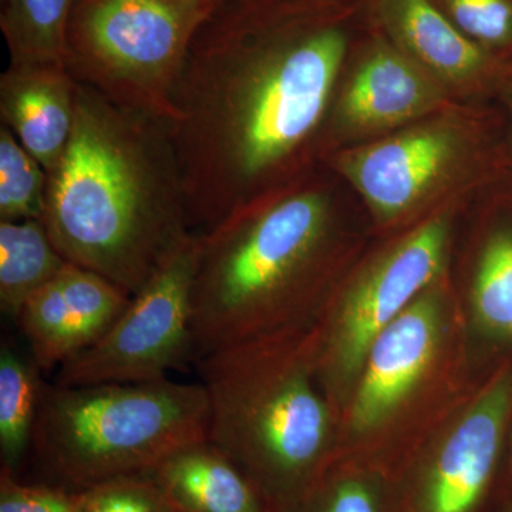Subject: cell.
I'll list each match as a JSON object with an SVG mask.
<instances>
[{
  "label": "cell",
  "instance_id": "cell-1",
  "mask_svg": "<svg viewBox=\"0 0 512 512\" xmlns=\"http://www.w3.org/2000/svg\"><path fill=\"white\" fill-rule=\"evenodd\" d=\"M352 40L342 3L215 9L188 53L170 124L192 232L285 187L326 120Z\"/></svg>",
  "mask_w": 512,
  "mask_h": 512
},
{
  "label": "cell",
  "instance_id": "cell-2",
  "mask_svg": "<svg viewBox=\"0 0 512 512\" xmlns=\"http://www.w3.org/2000/svg\"><path fill=\"white\" fill-rule=\"evenodd\" d=\"M42 222L67 262L140 292L194 234L170 123L77 83L72 137L49 173Z\"/></svg>",
  "mask_w": 512,
  "mask_h": 512
},
{
  "label": "cell",
  "instance_id": "cell-3",
  "mask_svg": "<svg viewBox=\"0 0 512 512\" xmlns=\"http://www.w3.org/2000/svg\"><path fill=\"white\" fill-rule=\"evenodd\" d=\"M332 222L325 188L291 184L200 235L192 286L194 362L225 346L306 328Z\"/></svg>",
  "mask_w": 512,
  "mask_h": 512
},
{
  "label": "cell",
  "instance_id": "cell-4",
  "mask_svg": "<svg viewBox=\"0 0 512 512\" xmlns=\"http://www.w3.org/2000/svg\"><path fill=\"white\" fill-rule=\"evenodd\" d=\"M207 439L252 481L271 512L299 503L335 463L328 399L316 387V332L245 340L195 360Z\"/></svg>",
  "mask_w": 512,
  "mask_h": 512
},
{
  "label": "cell",
  "instance_id": "cell-5",
  "mask_svg": "<svg viewBox=\"0 0 512 512\" xmlns=\"http://www.w3.org/2000/svg\"><path fill=\"white\" fill-rule=\"evenodd\" d=\"M201 383L171 379L62 386L43 380L32 448L60 487L82 491L150 474L178 448L207 439Z\"/></svg>",
  "mask_w": 512,
  "mask_h": 512
},
{
  "label": "cell",
  "instance_id": "cell-6",
  "mask_svg": "<svg viewBox=\"0 0 512 512\" xmlns=\"http://www.w3.org/2000/svg\"><path fill=\"white\" fill-rule=\"evenodd\" d=\"M217 8L214 0H80L64 66L111 103L171 124L188 53Z\"/></svg>",
  "mask_w": 512,
  "mask_h": 512
},
{
  "label": "cell",
  "instance_id": "cell-7",
  "mask_svg": "<svg viewBox=\"0 0 512 512\" xmlns=\"http://www.w3.org/2000/svg\"><path fill=\"white\" fill-rule=\"evenodd\" d=\"M200 235L191 234L158 266L109 332L57 369L55 383H140L167 379L194 363L192 286Z\"/></svg>",
  "mask_w": 512,
  "mask_h": 512
},
{
  "label": "cell",
  "instance_id": "cell-8",
  "mask_svg": "<svg viewBox=\"0 0 512 512\" xmlns=\"http://www.w3.org/2000/svg\"><path fill=\"white\" fill-rule=\"evenodd\" d=\"M448 231L446 217L433 218L367 266L340 299L323 336L316 333L319 376L338 386L359 376L377 335L439 278Z\"/></svg>",
  "mask_w": 512,
  "mask_h": 512
},
{
  "label": "cell",
  "instance_id": "cell-9",
  "mask_svg": "<svg viewBox=\"0 0 512 512\" xmlns=\"http://www.w3.org/2000/svg\"><path fill=\"white\" fill-rule=\"evenodd\" d=\"M512 410V370L488 383L453 429L392 476L394 512H487Z\"/></svg>",
  "mask_w": 512,
  "mask_h": 512
},
{
  "label": "cell",
  "instance_id": "cell-10",
  "mask_svg": "<svg viewBox=\"0 0 512 512\" xmlns=\"http://www.w3.org/2000/svg\"><path fill=\"white\" fill-rule=\"evenodd\" d=\"M463 151V134L457 127L431 121L343 151L335 158V168L377 217L396 220L446 183Z\"/></svg>",
  "mask_w": 512,
  "mask_h": 512
},
{
  "label": "cell",
  "instance_id": "cell-11",
  "mask_svg": "<svg viewBox=\"0 0 512 512\" xmlns=\"http://www.w3.org/2000/svg\"><path fill=\"white\" fill-rule=\"evenodd\" d=\"M130 299L109 279L69 262L30 296L15 322L33 362L50 372L99 342Z\"/></svg>",
  "mask_w": 512,
  "mask_h": 512
},
{
  "label": "cell",
  "instance_id": "cell-12",
  "mask_svg": "<svg viewBox=\"0 0 512 512\" xmlns=\"http://www.w3.org/2000/svg\"><path fill=\"white\" fill-rule=\"evenodd\" d=\"M444 86L373 28L332 111L340 136L382 133L443 106Z\"/></svg>",
  "mask_w": 512,
  "mask_h": 512
},
{
  "label": "cell",
  "instance_id": "cell-13",
  "mask_svg": "<svg viewBox=\"0 0 512 512\" xmlns=\"http://www.w3.org/2000/svg\"><path fill=\"white\" fill-rule=\"evenodd\" d=\"M443 306L424 292L373 340L359 373L350 421L359 433L382 426L413 393L439 348Z\"/></svg>",
  "mask_w": 512,
  "mask_h": 512
},
{
  "label": "cell",
  "instance_id": "cell-14",
  "mask_svg": "<svg viewBox=\"0 0 512 512\" xmlns=\"http://www.w3.org/2000/svg\"><path fill=\"white\" fill-rule=\"evenodd\" d=\"M373 28L446 86H503L511 59L464 35L434 0H370Z\"/></svg>",
  "mask_w": 512,
  "mask_h": 512
},
{
  "label": "cell",
  "instance_id": "cell-15",
  "mask_svg": "<svg viewBox=\"0 0 512 512\" xmlns=\"http://www.w3.org/2000/svg\"><path fill=\"white\" fill-rule=\"evenodd\" d=\"M77 82L63 63H9L0 76V119L47 174L66 151Z\"/></svg>",
  "mask_w": 512,
  "mask_h": 512
},
{
  "label": "cell",
  "instance_id": "cell-16",
  "mask_svg": "<svg viewBox=\"0 0 512 512\" xmlns=\"http://www.w3.org/2000/svg\"><path fill=\"white\" fill-rule=\"evenodd\" d=\"M150 474L180 512H271L244 471L208 439L178 448Z\"/></svg>",
  "mask_w": 512,
  "mask_h": 512
},
{
  "label": "cell",
  "instance_id": "cell-17",
  "mask_svg": "<svg viewBox=\"0 0 512 512\" xmlns=\"http://www.w3.org/2000/svg\"><path fill=\"white\" fill-rule=\"evenodd\" d=\"M69 264L40 220L0 221V309L15 319Z\"/></svg>",
  "mask_w": 512,
  "mask_h": 512
},
{
  "label": "cell",
  "instance_id": "cell-18",
  "mask_svg": "<svg viewBox=\"0 0 512 512\" xmlns=\"http://www.w3.org/2000/svg\"><path fill=\"white\" fill-rule=\"evenodd\" d=\"M42 370L3 340L0 348V458L3 470L18 476V468L32 448L39 407Z\"/></svg>",
  "mask_w": 512,
  "mask_h": 512
},
{
  "label": "cell",
  "instance_id": "cell-19",
  "mask_svg": "<svg viewBox=\"0 0 512 512\" xmlns=\"http://www.w3.org/2000/svg\"><path fill=\"white\" fill-rule=\"evenodd\" d=\"M80 0H2L0 29L10 63H63L70 16Z\"/></svg>",
  "mask_w": 512,
  "mask_h": 512
},
{
  "label": "cell",
  "instance_id": "cell-20",
  "mask_svg": "<svg viewBox=\"0 0 512 512\" xmlns=\"http://www.w3.org/2000/svg\"><path fill=\"white\" fill-rule=\"evenodd\" d=\"M474 315L487 335L512 340V211H505L485 235L471 289Z\"/></svg>",
  "mask_w": 512,
  "mask_h": 512
},
{
  "label": "cell",
  "instance_id": "cell-21",
  "mask_svg": "<svg viewBox=\"0 0 512 512\" xmlns=\"http://www.w3.org/2000/svg\"><path fill=\"white\" fill-rule=\"evenodd\" d=\"M286 512H394L392 476L375 464L336 460Z\"/></svg>",
  "mask_w": 512,
  "mask_h": 512
},
{
  "label": "cell",
  "instance_id": "cell-22",
  "mask_svg": "<svg viewBox=\"0 0 512 512\" xmlns=\"http://www.w3.org/2000/svg\"><path fill=\"white\" fill-rule=\"evenodd\" d=\"M49 174L0 124V221L43 220Z\"/></svg>",
  "mask_w": 512,
  "mask_h": 512
},
{
  "label": "cell",
  "instance_id": "cell-23",
  "mask_svg": "<svg viewBox=\"0 0 512 512\" xmlns=\"http://www.w3.org/2000/svg\"><path fill=\"white\" fill-rule=\"evenodd\" d=\"M461 32L512 60V0H434Z\"/></svg>",
  "mask_w": 512,
  "mask_h": 512
},
{
  "label": "cell",
  "instance_id": "cell-24",
  "mask_svg": "<svg viewBox=\"0 0 512 512\" xmlns=\"http://www.w3.org/2000/svg\"><path fill=\"white\" fill-rule=\"evenodd\" d=\"M77 493L82 512H180L151 474L116 478Z\"/></svg>",
  "mask_w": 512,
  "mask_h": 512
},
{
  "label": "cell",
  "instance_id": "cell-25",
  "mask_svg": "<svg viewBox=\"0 0 512 512\" xmlns=\"http://www.w3.org/2000/svg\"><path fill=\"white\" fill-rule=\"evenodd\" d=\"M0 512H82L77 491L60 485L25 484L0 470Z\"/></svg>",
  "mask_w": 512,
  "mask_h": 512
},
{
  "label": "cell",
  "instance_id": "cell-26",
  "mask_svg": "<svg viewBox=\"0 0 512 512\" xmlns=\"http://www.w3.org/2000/svg\"><path fill=\"white\" fill-rule=\"evenodd\" d=\"M503 86L507 87L508 90V101H510L511 119H512V66L510 72L505 76Z\"/></svg>",
  "mask_w": 512,
  "mask_h": 512
},
{
  "label": "cell",
  "instance_id": "cell-27",
  "mask_svg": "<svg viewBox=\"0 0 512 512\" xmlns=\"http://www.w3.org/2000/svg\"><path fill=\"white\" fill-rule=\"evenodd\" d=\"M494 512H512V494L505 497L503 503L498 505L497 510Z\"/></svg>",
  "mask_w": 512,
  "mask_h": 512
},
{
  "label": "cell",
  "instance_id": "cell-28",
  "mask_svg": "<svg viewBox=\"0 0 512 512\" xmlns=\"http://www.w3.org/2000/svg\"><path fill=\"white\" fill-rule=\"evenodd\" d=\"M322 2L342 3V5H349V3L360 2V0H322ZM370 2V0H367Z\"/></svg>",
  "mask_w": 512,
  "mask_h": 512
},
{
  "label": "cell",
  "instance_id": "cell-29",
  "mask_svg": "<svg viewBox=\"0 0 512 512\" xmlns=\"http://www.w3.org/2000/svg\"><path fill=\"white\" fill-rule=\"evenodd\" d=\"M215 3H217L218 6L225 5V3L229 2H235V0H214Z\"/></svg>",
  "mask_w": 512,
  "mask_h": 512
},
{
  "label": "cell",
  "instance_id": "cell-30",
  "mask_svg": "<svg viewBox=\"0 0 512 512\" xmlns=\"http://www.w3.org/2000/svg\"><path fill=\"white\" fill-rule=\"evenodd\" d=\"M510 473H511V485H512V457H511V468H510ZM512 494V493H511Z\"/></svg>",
  "mask_w": 512,
  "mask_h": 512
}]
</instances>
